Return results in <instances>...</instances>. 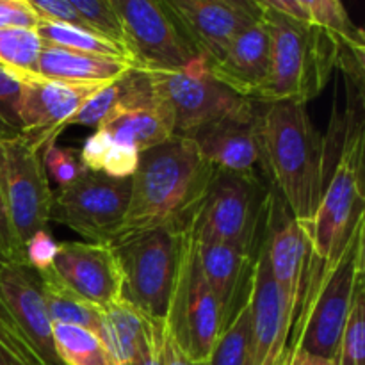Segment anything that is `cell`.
I'll use <instances>...</instances> for the list:
<instances>
[{"label": "cell", "instance_id": "cell-1", "mask_svg": "<svg viewBox=\"0 0 365 365\" xmlns=\"http://www.w3.org/2000/svg\"><path fill=\"white\" fill-rule=\"evenodd\" d=\"M216 173L189 138L173 135L143 152L130 178L123 228L114 242L157 227H187Z\"/></svg>", "mask_w": 365, "mask_h": 365}, {"label": "cell", "instance_id": "cell-47", "mask_svg": "<svg viewBox=\"0 0 365 365\" xmlns=\"http://www.w3.org/2000/svg\"><path fill=\"white\" fill-rule=\"evenodd\" d=\"M359 280L365 289V210L362 220V230H360V248H359Z\"/></svg>", "mask_w": 365, "mask_h": 365}, {"label": "cell", "instance_id": "cell-18", "mask_svg": "<svg viewBox=\"0 0 365 365\" xmlns=\"http://www.w3.org/2000/svg\"><path fill=\"white\" fill-rule=\"evenodd\" d=\"M53 271L71 291L96 309L103 310L121 302L120 260L109 242H61Z\"/></svg>", "mask_w": 365, "mask_h": 365}, {"label": "cell", "instance_id": "cell-23", "mask_svg": "<svg viewBox=\"0 0 365 365\" xmlns=\"http://www.w3.org/2000/svg\"><path fill=\"white\" fill-rule=\"evenodd\" d=\"M100 128L106 130L114 143L132 146L139 153L155 148L173 138V130L168 121L152 106L118 110Z\"/></svg>", "mask_w": 365, "mask_h": 365}, {"label": "cell", "instance_id": "cell-17", "mask_svg": "<svg viewBox=\"0 0 365 365\" xmlns=\"http://www.w3.org/2000/svg\"><path fill=\"white\" fill-rule=\"evenodd\" d=\"M0 302L39 365H63L53 344V323L46 310L41 278L31 266L4 262L0 267Z\"/></svg>", "mask_w": 365, "mask_h": 365}, {"label": "cell", "instance_id": "cell-43", "mask_svg": "<svg viewBox=\"0 0 365 365\" xmlns=\"http://www.w3.org/2000/svg\"><path fill=\"white\" fill-rule=\"evenodd\" d=\"M0 257L6 262H18L25 264L24 255H21L18 242L14 239L13 228H11L9 214H7L6 198H4L2 182H0Z\"/></svg>", "mask_w": 365, "mask_h": 365}, {"label": "cell", "instance_id": "cell-12", "mask_svg": "<svg viewBox=\"0 0 365 365\" xmlns=\"http://www.w3.org/2000/svg\"><path fill=\"white\" fill-rule=\"evenodd\" d=\"M113 6L123 27L125 48L135 68L175 71L184 70L200 59L164 2L113 0Z\"/></svg>", "mask_w": 365, "mask_h": 365}, {"label": "cell", "instance_id": "cell-6", "mask_svg": "<svg viewBox=\"0 0 365 365\" xmlns=\"http://www.w3.org/2000/svg\"><path fill=\"white\" fill-rule=\"evenodd\" d=\"M273 185L264 178L217 171L192 217L198 241L225 242L257 255Z\"/></svg>", "mask_w": 365, "mask_h": 365}, {"label": "cell", "instance_id": "cell-34", "mask_svg": "<svg viewBox=\"0 0 365 365\" xmlns=\"http://www.w3.org/2000/svg\"><path fill=\"white\" fill-rule=\"evenodd\" d=\"M307 21L324 29L331 36H349L356 31V25L349 18L348 11L337 0H305Z\"/></svg>", "mask_w": 365, "mask_h": 365}, {"label": "cell", "instance_id": "cell-28", "mask_svg": "<svg viewBox=\"0 0 365 365\" xmlns=\"http://www.w3.org/2000/svg\"><path fill=\"white\" fill-rule=\"evenodd\" d=\"M53 344L63 365H113L98 334L71 324L53 323Z\"/></svg>", "mask_w": 365, "mask_h": 365}, {"label": "cell", "instance_id": "cell-31", "mask_svg": "<svg viewBox=\"0 0 365 365\" xmlns=\"http://www.w3.org/2000/svg\"><path fill=\"white\" fill-rule=\"evenodd\" d=\"M337 365H365V289L362 285L356 289L353 309L342 334Z\"/></svg>", "mask_w": 365, "mask_h": 365}, {"label": "cell", "instance_id": "cell-2", "mask_svg": "<svg viewBox=\"0 0 365 365\" xmlns=\"http://www.w3.org/2000/svg\"><path fill=\"white\" fill-rule=\"evenodd\" d=\"M260 138L271 185L292 216H314L328 182L327 141L317 132L307 106L294 102L264 103Z\"/></svg>", "mask_w": 365, "mask_h": 365}, {"label": "cell", "instance_id": "cell-8", "mask_svg": "<svg viewBox=\"0 0 365 365\" xmlns=\"http://www.w3.org/2000/svg\"><path fill=\"white\" fill-rule=\"evenodd\" d=\"M225 327L227 323L220 302L200 269L198 245L191 221L182 228L166 330L187 359L207 362Z\"/></svg>", "mask_w": 365, "mask_h": 365}, {"label": "cell", "instance_id": "cell-46", "mask_svg": "<svg viewBox=\"0 0 365 365\" xmlns=\"http://www.w3.org/2000/svg\"><path fill=\"white\" fill-rule=\"evenodd\" d=\"M285 365H337V362L316 359V356L305 355V353H287V362H285Z\"/></svg>", "mask_w": 365, "mask_h": 365}, {"label": "cell", "instance_id": "cell-10", "mask_svg": "<svg viewBox=\"0 0 365 365\" xmlns=\"http://www.w3.org/2000/svg\"><path fill=\"white\" fill-rule=\"evenodd\" d=\"M130 202V178L82 171L68 187L56 189L50 221L77 232L88 242L113 245L123 228Z\"/></svg>", "mask_w": 365, "mask_h": 365}, {"label": "cell", "instance_id": "cell-42", "mask_svg": "<svg viewBox=\"0 0 365 365\" xmlns=\"http://www.w3.org/2000/svg\"><path fill=\"white\" fill-rule=\"evenodd\" d=\"M114 141L106 130L98 128V130L93 132L88 139L84 141L81 148V159L84 164L86 170L89 171H98L102 170L103 159L107 157L109 150L113 148Z\"/></svg>", "mask_w": 365, "mask_h": 365}, {"label": "cell", "instance_id": "cell-36", "mask_svg": "<svg viewBox=\"0 0 365 365\" xmlns=\"http://www.w3.org/2000/svg\"><path fill=\"white\" fill-rule=\"evenodd\" d=\"M6 260L0 257V267ZM0 348L6 353L7 359L16 365H39L36 356L32 355L31 348L24 341L21 334L18 331L13 317L6 310V307L0 302Z\"/></svg>", "mask_w": 365, "mask_h": 365}, {"label": "cell", "instance_id": "cell-11", "mask_svg": "<svg viewBox=\"0 0 365 365\" xmlns=\"http://www.w3.org/2000/svg\"><path fill=\"white\" fill-rule=\"evenodd\" d=\"M0 182L11 228L24 255L29 239L46 230L50 223L53 191L41 153L34 152L24 138L0 141Z\"/></svg>", "mask_w": 365, "mask_h": 365}, {"label": "cell", "instance_id": "cell-40", "mask_svg": "<svg viewBox=\"0 0 365 365\" xmlns=\"http://www.w3.org/2000/svg\"><path fill=\"white\" fill-rule=\"evenodd\" d=\"M29 2H31L32 9L38 14L39 20L88 29L82 18L78 16L71 0H29Z\"/></svg>", "mask_w": 365, "mask_h": 365}, {"label": "cell", "instance_id": "cell-14", "mask_svg": "<svg viewBox=\"0 0 365 365\" xmlns=\"http://www.w3.org/2000/svg\"><path fill=\"white\" fill-rule=\"evenodd\" d=\"M260 248L266 253L274 282L287 296L298 319L312 273L314 253L303 225L292 216L274 189L269 195L266 228Z\"/></svg>", "mask_w": 365, "mask_h": 365}, {"label": "cell", "instance_id": "cell-39", "mask_svg": "<svg viewBox=\"0 0 365 365\" xmlns=\"http://www.w3.org/2000/svg\"><path fill=\"white\" fill-rule=\"evenodd\" d=\"M139 155L141 153L132 148V146L114 143L113 148L109 150L107 157L103 159L100 173L107 175L110 178H132L139 166Z\"/></svg>", "mask_w": 365, "mask_h": 365}, {"label": "cell", "instance_id": "cell-32", "mask_svg": "<svg viewBox=\"0 0 365 365\" xmlns=\"http://www.w3.org/2000/svg\"><path fill=\"white\" fill-rule=\"evenodd\" d=\"M71 4L89 31L125 46L123 27L113 0H71Z\"/></svg>", "mask_w": 365, "mask_h": 365}, {"label": "cell", "instance_id": "cell-4", "mask_svg": "<svg viewBox=\"0 0 365 365\" xmlns=\"http://www.w3.org/2000/svg\"><path fill=\"white\" fill-rule=\"evenodd\" d=\"M364 220V217H362ZM362 221L341 255L321 266L314 259L309 287L291 334L289 353H305L337 362L342 334L359 289V248Z\"/></svg>", "mask_w": 365, "mask_h": 365}, {"label": "cell", "instance_id": "cell-16", "mask_svg": "<svg viewBox=\"0 0 365 365\" xmlns=\"http://www.w3.org/2000/svg\"><path fill=\"white\" fill-rule=\"evenodd\" d=\"M20 82L21 138L38 153L56 145L57 138L70 127L75 114L89 96L103 88L98 84H71L38 77Z\"/></svg>", "mask_w": 365, "mask_h": 365}, {"label": "cell", "instance_id": "cell-41", "mask_svg": "<svg viewBox=\"0 0 365 365\" xmlns=\"http://www.w3.org/2000/svg\"><path fill=\"white\" fill-rule=\"evenodd\" d=\"M38 14L29 0H0V31L6 29H36Z\"/></svg>", "mask_w": 365, "mask_h": 365}, {"label": "cell", "instance_id": "cell-45", "mask_svg": "<svg viewBox=\"0 0 365 365\" xmlns=\"http://www.w3.org/2000/svg\"><path fill=\"white\" fill-rule=\"evenodd\" d=\"M356 170H359V185L362 198L365 200V120L360 121L359 128V157H356Z\"/></svg>", "mask_w": 365, "mask_h": 365}, {"label": "cell", "instance_id": "cell-35", "mask_svg": "<svg viewBox=\"0 0 365 365\" xmlns=\"http://www.w3.org/2000/svg\"><path fill=\"white\" fill-rule=\"evenodd\" d=\"M41 159L46 175L56 182L57 189L73 184L86 170L81 159V150L77 148H59L57 145H52L43 150Z\"/></svg>", "mask_w": 365, "mask_h": 365}, {"label": "cell", "instance_id": "cell-29", "mask_svg": "<svg viewBox=\"0 0 365 365\" xmlns=\"http://www.w3.org/2000/svg\"><path fill=\"white\" fill-rule=\"evenodd\" d=\"M209 365H250L252 362V327L248 298L217 337Z\"/></svg>", "mask_w": 365, "mask_h": 365}, {"label": "cell", "instance_id": "cell-19", "mask_svg": "<svg viewBox=\"0 0 365 365\" xmlns=\"http://www.w3.org/2000/svg\"><path fill=\"white\" fill-rule=\"evenodd\" d=\"M260 113L250 123L225 121L191 135L203 159L221 173L267 180V166L260 138ZM271 184V180H269Z\"/></svg>", "mask_w": 365, "mask_h": 365}, {"label": "cell", "instance_id": "cell-49", "mask_svg": "<svg viewBox=\"0 0 365 365\" xmlns=\"http://www.w3.org/2000/svg\"><path fill=\"white\" fill-rule=\"evenodd\" d=\"M11 364H13V362H11ZM13 365H14V364H13Z\"/></svg>", "mask_w": 365, "mask_h": 365}, {"label": "cell", "instance_id": "cell-5", "mask_svg": "<svg viewBox=\"0 0 365 365\" xmlns=\"http://www.w3.org/2000/svg\"><path fill=\"white\" fill-rule=\"evenodd\" d=\"M141 71L152 107L159 110L177 138H191L202 128L225 121L250 123L259 116L257 102L214 78L203 57L184 70Z\"/></svg>", "mask_w": 365, "mask_h": 365}, {"label": "cell", "instance_id": "cell-13", "mask_svg": "<svg viewBox=\"0 0 365 365\" xmlns=\"http://www.w3.org/2000/svg\"><path fill=\"white\" fill-rule=\"evenodd\" d=\"M168 13L200 57L220 59L241 32L262 18L252 0H166Z\"/></svg>", "mask_w": 365, "mask_h": 365}, {"label": "cell", "instance_id": "cell-3", "mask_svg": "<svg viewBox=\"0 0 365 365\" xmlns=\"http://www.w3.org/2000/svg\"><path fill=\"white\" fill-rule=\"evenodd\" d=\"M271 38V70L260 103H307L337 68V39L317 25L292 20L259 0Z\"/></svg>", "mask_w": 365, "mask_h": 365}, {"label": "cell", "instance_id": "cell-15", "mask_svg": "<svg viewBox=\"0 0 365 365\" xmlns=\"http://www.w3.org/2000/svg\"><path fill=\"white\" fill-rule=\"evenodd\" d=\"M248 303L252 327L250 365H285L296 312L274 282L262 248L257 252L253 264Z\"/></svg>", "mask_w": 365, "mask_h": 365}, {"label": "cell", "instance_id": "cell-24", "mask_svg": "<svg viewBox=\"0 0 365 365\" xmlns=\"http://www.w3.org/2000/svg\"><path fill=\"white\" fill-rule=\"evenodd\" d=\"M100 312L102 324L98 335L113 360V365H132L145 335L148 317L143 316L123 299Z\"/></svg>", "mask_w": 365, "mask_h": 365}, {"label": "cell", "instance_id": "cell-38", "mask_svg": "<svg viewBox=\"0 0 365 365\" xmlns=\"http://www.w3.org/2000/svg\"><path fill=\"white\" fill-rule=\"evenodd\" d=\"M57 250H59V245L53 241L48 230L38 232L25 245V264L31 266L34 271H38V273H45V271L53 269V260L57 257Z\"/></svg>", "mask_w": 365, "mask_h": 365}, {"label": "cell", "instance_id": "cell-27", "mask_svg": "<svg viewBox=\"0 0 365 365\" xmlns=\"http://www.w3.org/2000/svg\"><path fill=\"white\" fill-rule=\"evenodd\" d=\"M43 46L45 43L36 29L0 31V71L16 81L36 77Z\"/></svg>", "mask_w": 365, "mask_h": 365}, {"label": "cell", "instance_id": "cell-9", "mask_svg": "<svg viewBox=\"0 0 365 365\" xmlns=\"http://www.w3.org/2000/svg\"><path fill=\"white\" fill-rule=\"evenodd\" d=\"M359 125L346 130L337 164L328 177L323 198L310 220L299 221L309 235L314 259L321 266L331 264L364 217L365 200L359 185Z\"/></svg>", "mask_w": 365, "mask_h": 365}, {"label": "cell", "instance_id": "cell-25", "mask_svg": "<svg viewBox=\"0 0 365 365\" xmlns=\"http://www.w3.org/2000/svg\"><path fill=\"white\" fill-rule=\"evenodd\" d=\"M38 274L41 278L43 296H45L46 310H48L52 323L71 324V327H81L98 334L100 324H102V312H100V309H96L95 305L82 299L77 292L71 291L57 277L53 269Z\"/></svg>", "mask_w": 365, "mask_h": 365}, {"label": "cell", "instance_id": "cell-44", "mask_svg": "<svg viewBox=\"0 0 365 365\" xmlns=\"http://www.w3.org/2000/svg\"><path fill=\"white\" fill-rule=\"evenodd\" d=\"M164 355H166V365H209V362H195V360L187 359L180 351V348L175 344L168 330L166 335H164Z\"/></svg>", "mask_w": 365, "mask_h": 365}, {"label": "cell", "instance_id": "cell-21", "mask_svg": "<svg viewBox=\"0 0 365 365\" xmlns=\"http://www.w3.org/2000/svg\"><path fill=\"white\" fill-rule=\"evenodd\" d=\"M198 262L207 284L220 302L225 323H230L246 302L252 284L255 257L225 242L198 241Z\"/></svg>", "mask_w": 365, "mask_h": 365}, {"label": "cell", "instance_id": "cell-26", "mask_svg": "<svg viewBox=\"0 0 365 365\" xmlns=\"http://www.w3.org/2000/svg\"><path fill=\"white\" fill-rule=\"evenodd\" d=\"M36 31H38L39 38L43 39L45 45L71 50V52L89 53V56L125 59L130 61V63L134 64V61L128 56L127 48H125L123 45H120V43L116 41H110V39L107 38H102V36L89 31V29L39 20Z\"/></svg>", "mask_w": 365, "mask_h": 365}, {"label": "cell", "instance_id": "cell-20", "mask_svg": "<svg viewBox=\"0 0 365 365\" xmlns=\"http://www.w3.org/2000/svg\"><path fill=\"white\" fill-rule=\"evenodd\" d=\"M207 66L221 84L260 103L271 70V38L264 18L241 32L223 56Z\"/></svg>", "mask_w": 365, "mask_h": 365}, {"label": "cell", "instance_id": "cell-30", "mask_svg": "<svg viewBox=\"0 0 365 365\" xmlns=\"http://www.w3.org/2000/svg\"><path fill=\"white\" fill-rule=\"evenodd\" d=\"M335 39L337 68L356 91V98L365 103V27H359L353 34L339 36Z\"/></svg>", "mask_w": 365, "mask_h": 365}, {"label": "cell", "instance_id": "cell-37", "mask_svg": "<svg viewBox=\"0 0 365 365\" xmlns=\"http://www.w3.org/2000/svg\"><path fill=\"white\" fill-rule=\"evenodd\" d=\"M164 335H166V323L148 319L145 335H143V341L132 365H166Z\"/></svg>", "mask_w": 365, "mask_h": 365}, {"label": "cell", "instance_id": "cell-48", "mask_svg": "<svg viewBox=\"0 0 365 365\" xmlns=\"http://www.w3.org/2000/svg\"><path fill=\"white\" fill-rule=\"evenodd\" d=\"M0 365H13V364H11V360L7 359L6 353L2 351V348H0Z\"/></svg>", "mask_w": 365, "mask_h": 365}, {"label": "cell", "instance_id": "cell-22", "mask_svg": "<svg viewBox=\"0 0 365 365\" xmlns=\"http://www.w3.org/2000/svg\"><path fill=\"white\" fill-rule=\"evenodd\" d=\"M134 68L130 61L89 56L45 45L36 68V77L71 84L106 86L120 81Z\"/></svg>", "mask_w": 365, "mask_h": 365}, {"label": "cell", "instance_id": "cell-33", "mask_svg": "<svg viewBox=\"0 0 365 365\" xmlns=\"http://www.w3.org/2000/svg\"><path fill=\"white\" fill-rule=\"evenodd\" d=\"M21 82L0 71V141L24 135L20 118Z\"/></svg>", "mask_w": 365, "mask_h": 365}, {"label": "cell", "instance_id": "cell-7", "mask_svg": "<svg viewBox=\"0 0 365 365\" xmlns=\"http://www.w3.org/2000/svg\"><path fill=\"white\" fill-rule=\"evenodd\" d=\"M180 239L182 228L157 227L113 245L123 280L121 299L152 321L168 319Z\"/></svg>", "mask_w": 365, "mask_h": 365}]
</instances>
